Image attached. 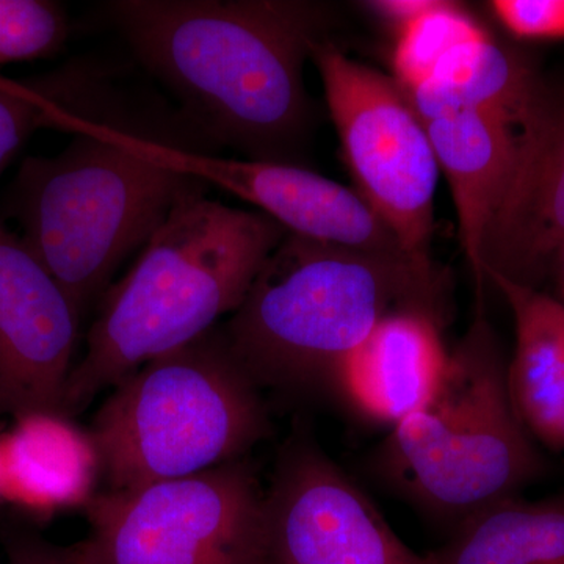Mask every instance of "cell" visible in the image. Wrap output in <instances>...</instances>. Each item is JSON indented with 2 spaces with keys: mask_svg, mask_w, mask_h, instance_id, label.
Listing matches in <instances>:
<instances>
[{
  "mask_svg": "<svg viewBox=\"0 0 564 564\" xmlns=\"http://www.w3.org/2000/svg\"><path fill=\"white\" fill-rule=\"evenodd\" d=\"M107 18L202 132L251 161L300 165L313 131L304 63L326 6L299 0H113Z\"/></svg>",
  "mask_w": 564,
  "mask_h": 564,
  "instance_id": "1",
  "label": "cell"
},
{
  "mask_svg": "<svg viewBox=\"0 0 564 564\" xmlns=\"http://www.w3.org/2000/svg\"><path fill=\"white\" fill-rule=\"evenodd\" d=\"M0 541L10 564H85L77 544L63 547L32 530L6 527L0 530Z\"/></svg>",
  "mask_w": 564,
  "mask_h": 564,
  "instance_id": "23",
  "label": "cell"
},
{
  "mask_svg": "<svg viewBox=\"0 0 564 564\" xmlns=\"http://www.w3.org/2000/svg\"><path fill=\"white\" fill-rule=\"evenodd\" d=\"M489 36L459 7L441 2L429 13L400 28L393 68L403 90H413L456 50Z\"/></svg>",
  "mask_w": 564,
  "mask_h": 564,
  "instance_id": "19",
  "label": "cell"
},
{
  "mask_svg": "<svg viewBox=\"0 0 564 564\" xmlns=\"http://www.w3.org/2000/svg\"><path fill=\"white\" fill-rule=\"evenodd\" d=\"M82 315L0 221V415H63Z\"/></svg>",
  "mask_w": 564,
  "mask_h": 564,
  "instance_id": "11",
  "label": "cell"
},
{
  "mask_svg": "<svg viewBox=\"0 0 564 564\" xmlns=\"http://www.w3.org/2000/svg\"><path fill=\"white\" fill-rule=\"evenodd\" d=\"M356 192L404 250L430 259L440 165L402 85L323 40L311 54Z\"/></svg>",
  "mask_w": 564,
  "mask_h": 564,
  "instance_id": "8",
  "label": "cell"
},
{
  "mask_svg": "<svg viewBox=\"0 0 564 564\" xmlns=\"http://www.w3.org/2000/svg\"><path fill=\"white\" fill-rule=\"evenodd\" d=\"M551 278L555 282V299L564 304V245L556 252L554 263H552Z\"/></svg>",
  "mask_w": 564,
  "mask_h": 564,
  "instance_id": "25",
  "label": "cell"
},
{
  "mask_svg": "<svg viewBox=\"0 0 564 564\" xmlns=\"http://www.w3.org/2000/svg\"><path fill=\"white\" fill-rule=\"evenodd\" d=\"M0 564H2V563H0ZM9 564H10V563H9Z\"/></svg>",
  "mask_w": 564,
  "mask_h": 564,
  "instance_id": "26",
  "label": "cell"
},
{
  "mask_svg": "<svg viewBox=\"0 0 564 564\" xmlns=\"http://www.w3.org/2000/svg\"><path fill=\"white\" fill-rule=\"evenodd\" d=\"M51 128L74 133L73 141L57 155L25 159L7 207L22 242L84 317L174 207L209 187L150 161L120 126L96 120L87 107H58Z\"/></svg>",
  "mask_w": 564,
  "mask_h": 564,
  "instance_id": "4",
  "label": "cell"
},
{
  "mask_svg": "<svg viewBox=\"0 0 564 564\" xmlns=\"http://www.w3.org/2000/svg\"><path fill=\"white\" fill-rule=\"evenodd\" d=\"M477 307L432 399L393 426L370 458L378 480L451 534L543 470L516 413L485 300Z\"/></svg>",
  "mask_w": 564,
  "mask_h": 564,
  "instance_id": "5",
  "label": "cell"
},
{
  "mask_svg": "<svg viewBox=\"0 0 564 564\" xmlns=\"http://www.w3.org/2000/svg\"><path fill=\"white\" fill-rule=\"evenodd\" d=\"M563 245L564 96L545 95L518 133L513 169L486 231L481 269L485 278L499 274L540 291Z\"/></svg>",
  "mask_w": 564,
  "mask_h": 564,
  "instance_id": "12",
  "label": "cell"
},
{
  "mask_svg": "<svg viewBox=\"0 0 564 564\" xmlns=\"http://www.w3.org/2000/svg\"><path fill=\"white\" fill-rule=\"evenodd\" d=\"M263 564H443L397 536L359 485L299 429L265 489Z\"/></svg>",
  "mask_w": 564,
  "mask_h": 564,
  "instance_id": "9",
  "label": "cell"
},
{
  "mask_svg": "<svg viewBox=\"0 0 564 564\" xmlns=\"http://www.w3.org/2000/svg\"><path fill=\"white\" fill-rule=\"evenodd\" d=\"M0 447V489L22 502H63L82 488L73 473L76 443L55 415H31Z\"/></svg>",
  "mask_w": 564,
  "mask_h": 564,
  "instance_id": "18",
  "label": "cell"
},
{
  "mask_svg": "<svg viewBox=\"0 0 564 564\" xmlns=\"http://www.w3.org/2000/svg\"><path fill=\"white\" fill-rule=\"evenodd\" d=\"M122 133L150 161L259 207L289 234L355 250L411 256L358 192L302 165L217 158L126 129Z\"/></svg>",
  "mask_w": 564,
  "mask_h": 564,
  "instance_id": "10",
  "label": "cell"
},
{
  "mask_svg": "<svg viewBox=\"0 0 564 564\" xmlns=\"http://www.w3.org/2000/svg\"><path fill=\"white\" fill-rule=\"evenodd\" d=\"M491 7L518 39L564 40V0H496Z\"/></svg>",
  "mask_w": 564,
  "mask_h": 564,
  "instance_id": "22",
  "label": "cell"
},
{
  "mask_svg": "<svg viewBox=\"0 0 564 564\" xmlns=\"http://www.w3.org/2000/svg\"><path fill=\"white\" fill-rule=\"evenodd\" d=\"M288 231L262 212L193 195L174 207L132 269L104 293L87 351L66 384L63 415L236 313Z\"/></svg>",
  "mask_w": 564,
  "mask_h": 564,
  "instance_id": "3",
  "label": "cell"
},
{
  "mask_svg": "<svg viewBox=\"0 0 564 564\" xmlns=\"http://www.w3.org/2000/svg\"><path fill=\"white\" fill-rule=\"evenodd\" d=\"M514 318L508 388L527 432L545 447L564 448V304L555 296L488 274Z\"/></svg>",
  "mask_w": 564,
  "mask_h": 564,
  "instance_id": "15",
  "label": "cell"
},
{
  "mask_svg": "<svg viewBox=\"0 0 564 564\" xmlns=\"http://www.w3.org/2000/svg\"><path fill=\"white\" fill-rule=\"evenodd\" d=\"M68 35L69 21L61 3L0 0V65L51 57Z\"/></svg>",
  "mask_w": 564,
  "mask_h": 564,
  "instance_id": "21",
  "label": "cell"
},
{
  "mask_svg": "<svg viewBox=\"0 0 564 564\" xmlns=\"http://www.w3.org/2000/svg\"><path fill=\"white\" fill-rule=\"evenodd\" d=\"M447 325L452 289L432 259L381 254L289 234L223 325L259 388L326 392L336 367L395 314Z\"/></svg>",
  "mask_w": 564,
  "mask_h": 564,
  "instance_id": "2",
  "label": "cell"
},
{
  "mask_svg": "<svg viewBox=\"0 0 564 564\" xmlns=\"http://www.w3.org/2000/svg\"><path fill=\"white\" fill-rule=\"evenodd\" d=\"M437 3H440L437 0H381V2H370L369 6L402 28L408 22L417 20L432 11Z\"/></svg>",
  "mask_w": 564,
  "mask_h": 564,
  "instance_id": "24",
  "label": "cell"
},
{
  "mask_svg": "<svg viewBox=\"0 0 564 564\" xmlns=\"http://www.w3.org/2000/svg\"><path fill=\"white\" fill-rule=\"evenodd\" d=\"M85 564H263L265 489L236 459L191 477L124 492L88 507Z\"/></svg>",
  "mask_w": 564,
  "mask_h": 564,
  "instance_id": "7",
  "label": "cell"
},
{
  "mask_svg": "<svg viewBox=\"0 0 564 564\" xmlns=\"http://www.w3.org/2000/svg\"><path fill=\"white\" fill-rule=\"evenodd\" d=\"M404 93L423 121L473 110L497 118L516 133L532 122L545 98L524 61L489 36L452 52L429 80Z\"/></svg>",
  "mask_w": 564,
  "mask_h": 564,
  "instance_id": "16",
  "label": "cell"
},
{
  "mask_svg": "<svg viewBox=\"0 0 564 564\" xmlns=\"http://www.w3.org/2000/svg\"><path fill=\"white\" fill-rule=\"evenodd\" d=\"M270 432L262 389L215 326L122 378L91 447L109 492H124L242 459Z\"/></svg>",
  "mask_w": 564,
  "mask_h": 564,
  "instance_id": "6",
  "label": "cell"
},
{
  "mask_svg": "<svg viewBox=\"0 0 564 564\" xmlns=\"http://www.w3.org/2000/svg\"><path fill=\"white\" fill-rule=\"evenodd\" d=\"M436 554L443 564H564V494L492 505L452 533Z\"/></svg>",
  "mask_w": 564,
  "mask_h": 564,
  "instance_id": "17",
  "label": "cell"
},
{
  "mask_svg": "<svg viewBox=\"0 0 564 564\" xmlns=\"http://www.w3.org/2000/svg\"><path fill=\"white\" fill-rule=\"evenodd\" d=\"M426 126L458 215L459 240L477 293H485L481 248L518 151V133L480 111L444 113Z\"/></svg>",
  "mask_w": 564,
  "mask_h": 564,
  "instance_id": "14",
  "label": "cell"
},
{
  "mask_svg": "<svg viewBox=\"0 0 564 564\" xmlns=\"http://www.w3.org/2000/svg\"><path fill=\"white\" fill-rule=\"evenodd\" d=\"M443 329L425 314L384 318L336 367L328 392L364 421L393 429L421 410L443 380L451 356Z\"/></svg>",
  "mask_w": 564,
  "mask_h": 564,
  "instance_id": "13",
  "label": "cell"
},
{
  "mask_svg": "<svg viewBox=\"0 0 564 564\" xmlns=\"http://www.w3.org/2000/svg\"><path fill=\"white\" fill-rule=\"evenodd\" d=\"M76 76L50 77L31 85L0 77V170L36 129L51 128L58 106L79 98L84 80Z\"/></svg>",
  "mask_w": 564,
  "mask_h": 564,
  "instance_id": "20",
  "label": "cell"
}]
</instances>
